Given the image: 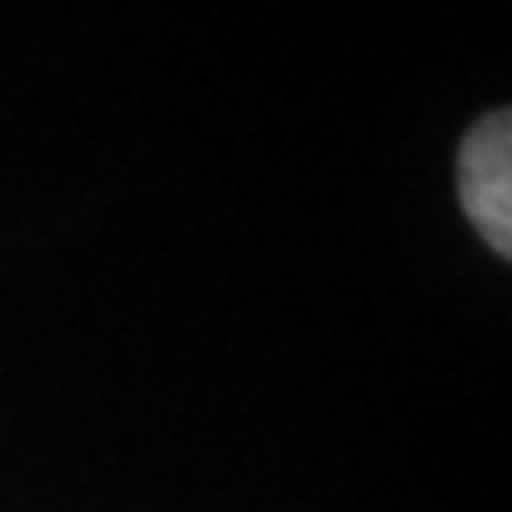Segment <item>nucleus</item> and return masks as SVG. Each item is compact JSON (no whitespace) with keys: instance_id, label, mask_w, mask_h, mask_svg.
I'll return each mask as SVG.
<instances>
[{"instance_id":"1","label":"nucleus","mask_w":512,"mask_h":512,"mask_svg":"<svg viewBox=\"0 0 512 512\" xmlns=\"http://www.w3.org/2000/svg\"><path fill=\"white\" fill-rule=\"evenodd\" d=\"M460 204L475 223V233L494 247L503 261L512 256V114H484L456 157Z\"/></svg>"}]
</instances>
